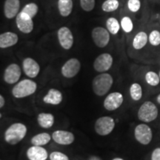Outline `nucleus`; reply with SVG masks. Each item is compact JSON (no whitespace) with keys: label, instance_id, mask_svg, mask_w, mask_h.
<instances>
[{"label":"nucleus","instance_id":"nucleus-1","mask_svg":"<svg viewBox=\"0 0 160 160\" xmlns=\"http://www.w3.org/2000/svg\"><path fill=\"white\" fill-rule=\"evenodd\" d=\"M27 132V126L23 123L16 122L12 124L6 129L4 138L8 144L15 145L25 137Z\"/></svg>","mask_w":160,"mask_h":160},{"label":"nucleus","instance_id":"nucleus-2","mask_svg":"<svg viewBox=\"0 0 160 160\" xmlns=\"http://www.w3.org/2000/svg\"><path fill=\"white\" fill-rule=\"evenodd\" d=\"M113 83V79L108 73H101L94 77L92 82V89L98 97H102L111 90Z\"/></svg>","mask_w":160,"mask_h":160},{"label":"nucleus","instance_id":"nucleus-3","mask_svg":"<svg viewBox=\"0 0 160 160\" xmlns=\"http://www.w3.org/2000/svg\"><path fill=\"white\" fill-rule=\"evenodd\" d=\"M37 84L30 79H22L18 82L12 89V94L17 99H22L33 95L37 91Z\"/></svg>","mask_w":160,"mask_h":160},{"label":"nucleus","instance_id":"nucleus-4","mask_svg":"<svg viewBox=\"0 0 160 160\" xmlns=\"http://www.w3.org/2000/svg\"><path fill=\"white\" fill-rule=\"evenodd\" d=\"M159 114L157 105L151 101H146L139 107L137 112L139 120L144 123H148L154 121Z\"/></svg>","mask_w":160,"mask_h":160},{"label":"nucleus","instance_id":"nucleus-5","mask_svg":"<svg viewBox=\"0 0 160 160\" xmlns=\"http://www.w3.org/2000/svg\"><path fill=\"white\" fill-rule=\"evenodd\" d=\"M116 125L113 118L108 116L101 117L97 119L95 122L94 129L96 133L99 136H107L111 133Z\"/></svg>","mask_w":160,"mask_h":160},{"label":"nucleus","instance_id":"nucleus-6","mask_svg":"<svg viewBox=\"0 0 160 160\" xmlns=\"http://www.w3.org/2000/svg\"><path fill=\"white\" fill-rule=\"evenodd\" d=\"M134 137L139 143L148 145L153 139V131L146 123L139 124L134 129Z\"/></svg>","mask_w":160,"mask_h":160},{"label":"nucleus","instance_id":"nucleus-7","mask_svg":"<svg viewBox=\"0 0 160 160\" xmlns=\"http://www.w3.org/2000/svg\"><path fill=\"white\" fill-rule=\"evenodd\" d=\"M91 37L93 42L97 47L105 48L110 42V33L107 28L102 27H96L92 30Z\"/></svg>","mask_w":160,"mask_h":160},{"label":"nucleus","instance_id":"nucleus-8","mask_svg":"<svg viewBox=\"0 0 160 160\" xmlns=\"http://www.w3.org/2000/svg\"><path fill=\"white\" fill-rule=\"evenodd\" d=\"M81 69V63L77 58H71L65 62L61 68V73L64 77L71 79L77 76Z\"/></svg>","mask_w":160,"mask_h":160},{"label":"nucleus","instance_id":"nucleus-9","mask_svg":"<svg viewBox=\"0 0 160 160\" xmlns=\"http://www.w3.org/2000/svg\"><path fill=\"white\" fill-rule=\"evenodd\" d=\"M22 76V71L18 64L11 63L7 66L3 74V79L7 84L13 85L19 81Z\"/></svg>","mask_w":160,"mask_h":160},{"label":"nucleus","instance_id":"nucleus-10","mask_svg":"<svg viewBox=\"0 0 160 160\" xmlns=\"http://www.w3.org/2000/svg\"><path fill=\"white\" fill-rule=\"evenodd\" d=\"M16 24L17 28L25 34L31 33L34 28L33 19L22 11L19 12L16 17Z\"/></svg>","mask_w":160,"mask_h":160},{"label":"nucleus","instance_id":"nucleus-11","mask_svg":"<svg viewBox=\"0 0 160 160\" xmlns=\"http://www.w3.org/2000/svg\"><path fill=\"white\" fill-rule=\"evenodd\" d=\"M113 62V57L110 53H102L98 56L93 62V68L99 73H105L111 69Z\"/></svg>","mask_w":160,"mask_h":160},{"label":"nucleus","instance_id":"nucleus-12","mask_svg":"<svg viewBox=\"0 0 160 160\" xmlns=\"http://www.w3.org/2000/svg\"><path fill=\"white\" fill-rule=\"evenodd\" d=\"M58 41L60 46L65 50H70L73 47V36L70 28L65 26L61 27L57 32Z\"/></svg>","mask_w":160,"mask_h":160},{"label":"nucleus","instance_id":"nucleus-13","mask_svg":"<svg viewBox=\"0 0 160 160\" xmlns=\"http://www.w3.org/2000/svg\"><path fill=\"white\" fill-rule=\"evenodd\" d=\"M124 97L119 92H113L109 93L104 100V108L108 111H113L122 105Z\"/></svg>","mask_w":160,"mask_h":160},{"label":"nucleus","instance_id":"nucleus-14","mask_svg":"<svg viewBox=\"0 0 160 160\" xmlns=\"http://www.w3.org/2000/svg\"><path fill=\"white\" fill-rule=\"evenodd\" d=\"M52 139L57 144L61 145H69L74 142L75 137L71 131L57 130L52 133Z\"/></svg>","mask_w":160,"mask_h":160},{"label":"nucleus","instance_id":"nucleus-15","mask_svg":"<svg viewBox=\"0 0 160 160\" xmlns=\"http://www.w3.org/2000/svg\"><path fill=\"white\" fill-rule=\"evenodd\" d=\"M22 70L28 77L33 79L39 75L40 66L33 58L27 57L22 62Z\"/></svg>","mask_w":160,"mask_h":160},{"label":"nucleus","instance_id":"nucleus-16","mask_svg":"<svg viewBox=\"0 0 160 160\" xmlns=\"http://www.w3.org/2000/svg\"><path fill=\"white\" fill-rule=\"evenodd\" d=\"M28 159L29 160H46L48 157L47 150L42 146L32 145L26 152Z\"/></svg>","mask_w":160,"mask_h":160},{"label":"nucleus","instance_id":"nucleus-17","mask_svg":"<svg viewBox=\"0 0 160 160\" xmlns=\"http://www.w3.org/2000/svg\"><path fill=\"white\" fill-rule=\"evenodd\" d=\"M20 0H5L4 4V14L8 19L17 17L19 13Z\"/></svg>","mask_w":160,"mask_h":160},{"label":"nucleus","instance_id":"nucleus-18","mask_svg":"<svg viewBox=\"0 0 160 160\" xmlns=\"http://www.w3.org/2000/svg\"><path fill=\"white\" fill-rule=\"evenodd\" d=\"M19 37L13 32L7 31L0 35V48L5 49L17 45Z\"/></svg>","mask_w":160,"mask_h":160},{"label":"nucleus","instance_id":"nucleus-19","mask_svg":"<svg viewBox=\"0 0 160 160\" xmlns=\"http://www.w3.org/2000/svg\"><path fill=\"white\" fill-rule=\"evenodd\" d=\"M43 102L48 105H58L62 102L63 96L62 92L56 88L48 90L47 94L43 97Z\"/></svg>","mask_w":160,"mask_h":160},{"label":"nucleus","instance_id":"nucleus-20","mask_svg":"<svg viewBox=\"0 0 160 160\" xmlns=\"http://www.w3.org/2000/svg\"><path fill=\"white\" fill-rule=\"evenodd\" d=\"M55 122V118L51 113H40L37 116V123L45 129L51 128Z\"/></svg>","mask_w":160,"mask_h":160},{"label":"nucleus","instance_id":"nucleus-21","mask_svg":"<svg viewBox=\"0 0 160 160\" xmlns=\"http://www.w3.org/2000/svg\"><path fill=\"white\" fill-rule=\"evenodd\" d=\"M148 42V35L145 31H139L135 35L132 42V45L135 50L142 49Z\"/></svg>","mask_w":160,"mask_h":160},{"label":"nucleus","instance_id":"nucleus-22","mask_svg":"<svg viewBox=\"0 0 160 160\" xmlns=\"http://www.w3.org/2000/svg\"><path fill=\"white\" fill-rule=\"evenodd\" d=\"M59 14L63 17H69L73 8V0H59L57 3Z\"/></svg>","mask_w":160,"mask_h":160},{"label":"nucleus","instance_id":"nucleus-23","mask_svg":"<svg viewBox=\"0 0 160 160\" xmlns=\"http://www.w3.org/2000/svg\"><path fill=\"white\" fill-rule=\"evenodd\" d=\"M52 137L48 133H40L38 134L33 136L31 139V143L32 145H37V146H44L51 141Z\"/></svg>","mask_w":160,"mask_h":160},{"label":"nucleus","instance_id":"nucleus-24","mask_svg":"<svg viewBox=\"0 0 160 160\" xmlns=\"http://www.w3.org/2000/svg\"><path fill=\"white\" fill-rule=\"evenodd\" d=\"M106 28L112 35H117L121 28V25L116 18L110 17L106 21Z\"/></svg>","mask_w":160,"mask_h":160},{"label":"nucleus","instance_id":"nucleus-25","mask_svg":"<svg viewBox=\"0 0 160 160\" xmlns=\"http://www.w3.org/2000/svg\"><path fill=\"white\" fill-rule=\"evenodd\" d=\"M129 93L131 98L133 101H139L142 97V88L140 84L134 82L131 84V87H130Z\"/></svg>","mask_w":160,"mask_h":160},{"label":"nucleus","instance_id":"nucleus-26","mask_svg":"<svg viewBox=\"0 0 160 160\" xmlns=\"http://www.w3.org/2000/svg\"><path fill=\"white\" fill-rule=\"evenodd\" d=\"M119 7V0H105L102 5V10L106 13H111L117 11Z\"/></svg>","mask_w":160,"mask_h":160},{"label":"nucleus","instance_id":"nucleus-27","mask_svg":"<svg viewBox=\"0 0 160 160\" xmlns=\"http://www.w3.org/2000/svg\"><path fill=\"white\" fill-rule=\"evenodd\" d=\"M145 82L148 85L152 87H156L160 82V78L159 74L154 71H148L145 76Z\"/></svg>","mask_w":160,"mask_h":160},{"label":"nucleus","instance_id":"nucleus-28","mask_svg":"<svg viewBox=\"0 0 160 160\" xmlns=\"http://www.w3.org/2000/svg\"><path fill=\"white\" fill-rule=\"evenodd\" d=\"M38 11H39V7L37 4L34 2H30L26 4L21 11L24 12L26 14L28 15L30 17H31L32 19H33L37 14Z\"/></svg>","mask_w":160,"mask_h":160},{"label":"nucleus","instance_id":"nucleus-29","mask_svg":"<svg viewBox=\"0 0 160 160\" xmlns=\"http://www.w3.org/2000/svg\"><path fill=\"white\" fill-rule=\"evenodd\" d=\"M120 25H121L122 31L126 33H131L133 29V22L129 17H124L122 18Z\"/></svg>","mask_w":160,"mask_h":160},{"label":"nucleus","instance_id":"nucleus-30","mask_svg":"<svg viewBox=\"0 0 160 160\" xmlns=\"http://www.w3.org/2000/svg\"><path fill=\"white\" fill-rule=\"evenodd\" d=\"M148 42L152 46H159L160 45V32L157 30L152 31L148 35Z\"/></svg>","mask_w":160,"mask_h":160},{"label":"nucleus","instance_id":"nucleus-31","mask_svg":"<svg viewBox=\"0 0 160 160\" xmlns=\"http://www.w3.org/2000/svg\"><path fill=\"white\" fill-rule=\"evenodd\" d=\"M82 9L86 12L92 11L95 8V0H79Z\"/></svg>","mask_w":160,"mask_h":160},{"label":"nucleus","instance_id":"nucleus-32","mask_svg":"<svg viewBox=\"0 0 160 160\" xmlns=\"http://www.w3.org/2000/svg\"><path fill=\"white\" fill-rule=\"evenodd\" d=\"M128 8L132 13H137L141 8V1L140 0H128Z\"/></svg>","mask_w":160,"mask_h":160},{"label":"nucleus","instance_id":"nucleus-33","mask_svg":"<svg viewBox=\"0 0 160 160\" xmlns=\"http://www.w3.org/2000/svg\"><path fill=\"white\" fill-rule=\"evenodd\" d=\"M50 160H69V158L65 153L59 151H53L49 156Z\"/></svg>","mask_w":160,"mask_h":160},{"label":"nucleus","instance_id":"nucleus-34","mask_svg":"<svg viewBox=\"0 0 160 160\" xmlns=\"http://www.w3.org/2000/svg\"><path fill=\"white\" fill-rule=\"evenodd\" d=\"M151 160H160V148L153 150L151 154Z\"/></svg>","mask_w":160,"mask_h":160},{"label":"nucleus","instance_id":"nucleus-35","mask_svg":"<svg viewBox=\"0 0 160 160\" xmlns=\"http://www.w3.org/2000/svg\"><path fill=\"white\" fill-rule=\"evenodd\" d=\"M5 99L2 95H0V108H2L5 106Z\"/></svg>","mask_w":160,"mask_h":160},{"label":"nucleus","instance_id":"nucleus-36","mask_svg":"<svg viewBox=\"0 0 160 160\" xmlns=\"http://www.w3.org/2000/svg\"><path fill=\"white\" fill-rule=\"evenodd\" d=\"M88 160H101V159L99 157H96V156H92V157L89 158Z\"/></svg>","mask_w":160,"mask_h":160},{"label":"nucleus","instance_id":"nucleus-37","mask_svg":"<svg viewBox=\"0 0 160 160\" xmlns=\"http://www.w3.org/2000/svg\"><path fill=\"white\" fill-rule=\"evenodd\" d=\"M157 102L160 105V93L157 97Z\"/></svg>","mask_w":160,"mask_h":160},{"label":"nucleus","instance_id":"nucleus-38","mask_svg":"<svg viewBox=\"0 0 160 160\" xmlns=\"http://www.w3.org/2000/svg\"><path fill=\"white\" fill-rule=\"evenodd\" d=\"M112 160H124V159H122V158L117 157V158H115V159H112Z\"/></svg>","mask_w":160,"mask_h":160},{"label":"nucleus","instance_id":"nucleus-39","mask_svg":"<svg viewBox=\"0 0 160 160\" xmlns=\"http://www.w3.org/2000/svg\"><path fill=\"white\" fill-rule=\"evenodd\" d=\"M159 78H160V71H159Z\"/></svg>","mask_w":160,"mask_h":160}]
</instances>
